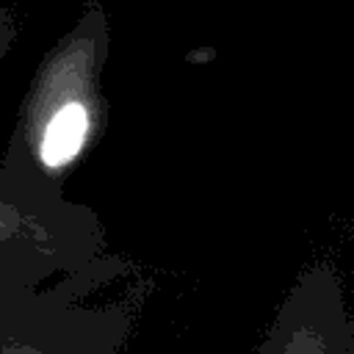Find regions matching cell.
I'll return each mask as SVG.
<instances>
[{"instance_id": "obj_1", "label": "cell", "mask_w": 354, "mask_h": 354, "mask_svg": "<svg viewBox=\"0 0 354 354\" xmlns=\"http://www.w3.org/2000/svg\"><path fill=\"white\" fill-rule=\"evenodd\" d=\"M88 133V111L80 102H69L53 113L41 136V160L53 169L66 166L80 152Z\"/></svg>"}]
</instances>
